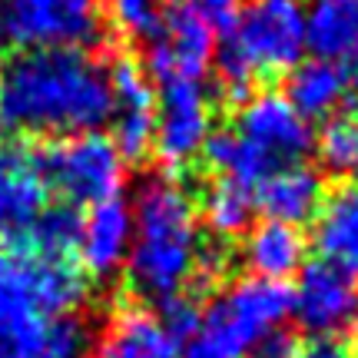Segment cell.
<instances>
[{
  "instance_id": "cell-1",
  "label": "cell",
  "mask_w": 358,
  "mask_h": 358,
  "mask_svg": "<svg viewBox=\"0 0 358 358\" xmlns=\"http://www.w3.org/2000/svg\"><path fill=\"white\" fill-rule=\"evenodd\" d=\"M113 113L110 70L80 47L17 50L0 66L3 127L30 136L93 133Z\"/></svg>"
},
{
  "instance_id": "cell-2",
  "label": "cell",
  "mask_w": 358,
  "mask_h": 358,
  "mask_svg": "<svg viewBox=\"0 0 358 358\" xmlns=\"http://www.w3.org/2000/svg\"><path fill=\"white\" fill-rule=\"evenodd\" d=\"M87 272L73 256H43L10 239L0 252V358H40L47 325L87 302Z\"/></svg>"
},
{
  "instance_id": "cell-3",
  "label": "cell",
  "mask_w": 358,
  "mask_h": 358,
  "mask_svg": "<svg viewBox=\"0 0 358 358\" xmlns=\"http://www.w3.org/2000/svg\"><path fill=\"white\" fill-rule=\"evenodd\" d=\"M133 243L127 256L129 289L146 299H166L192 282L203 249L196 203L173 176H150L133 199Z\"/></svg>"
},
{
  "instance_id": "cell-4",
  "label": "cell",
  "mask_w": 358,
  "mask_h": 358,
  "mask_svg": "<svg viewBox=\"0 0 358 358\" xmlns=\"http://www.w3.org/2000/svg\"><path fill=\"white\" fill-rule=\"evenodd\" d=\"M292 315V289L272 279H239L213 299L199 315V329L186 342V358H245L249 348Z\"/></svg>"
},
{
  "instance_id": "cell-5",
  "label": "cell",
  "mask_w": 358,
  "mask_h": 358,
  "mask_svg": "<svg viewBox=\"0 0 358 358\" xmlns=\"http://www.w3.org/2000/svg\"><path fill=\"white\" fill-rule=\"evenodd\" d=\"M47 192H60L70 206H96L113 199L123 186V156L103 133L64 136L34 153Z\"/></svg>"
},
{
  "instance_id": "cell-6",
  "label": "cell",
  "mask_w": 358,
  "mask_h": 358,
  "mask_svg": "<svg viewBox=\"0 0 358 358\" xmlns=\"http://www.w3.org/2000/svg\"><path fill=\"white\" fill-rule=\"evenodd\" d=\"M306 3L302 0H245L229 43L252 77H289L306 57Z\"/></svg>"
},
{
  "instance_id": "cell-7",
  "label": "cell",
  "mask_w": 358,
  "mask_h": 358,
  "mask_svg": "<svg viewBox=\"0 0 358 358\" xmlns=\"http://www.w3.org/2000/svg\"><path fill=\"white\" fill-rule=\"evenodd\" d=\"M100 37L103 0H0V40L17 50H87Z\"/></svg>"
},
{
  "instance_id": "cell-8",
  "label": "cell",
  "mask_w": 358,
  "mask_h": 358,
  "mask_svg": "<svg viewBox=\"0 0 358 358\" xmlns=\"http://www.w3.org/2000/svg\"><path fill=\"white\" fill-rule=\"evenodd\" d=\"M216 57V34L186 0H166L159 27L146 47V77L156 83L199 80L209 73Z\"/></svg>"
},
{
  "instance_id": "cell-9",
  "label": "cell",
  "mask_w": 358,
  "mask_h": 358,
  "mask_svg": "<svg viewBox=\"0 0 358 358\" xmlns=\"http://www.w3.org/2000/svg\"><path fill=\"white\" fill-rule=\"evenodd\" d=\"M159 87L153 150L173 173H179L199 156L206 136L213 133V110L206 90L192 80H173Z\"/></svg>"
},
{
  "instance_id": "cell-10",
  "label": "cell",
  "mask_w": 358,
  "mask_h": 358,
  "mask_svg": "<svg viewBox=\"0 0 358 358\" xmlns=\"http://www.w3.org/2000/svg\"><path fill=\"white\" fill-rule=\"evenodd\" d=\"M292 315L312 335H342L358 325V285L342 268L312 259L299 268Z\"/></svg>"
},
{
  "instance_id": "cell-11",
  "label": "cell",
  "mask_w": 358,
  "mask_h": 358,
  "mask_svg": "<svg viewBox=\"0 0 358 358\" xmlns=\"http://www.w3.org/2000/svg\"><path fill=\"white\" fill-rule=\"evenodd\" d=\"M113 90V146L120 150L123 163H140L153 150L156 136V93L153 80L146 77L133 57H116L110 70Z\"/></svg>"
},
{
  "instance_id": "cell-12",
  "label": "cell",
  "mask_w": 358,
  "mask_h": 358,
  "mask_svg": "<svg viewBox=\"0 0 358 358\" xmlns=\"http://www.w3.org/2000/svg\"><path fill=\"white\" fill-rule=\"evenodd\" d=\"M236 133L262 146L272 159L282 166L299 163L312 150V127L295 113V106L282 93H252L245 103H239L236 113Z\"/></svg>"
},
{
  "instance_id": "cell-13",
  "label": "cell",
  "mask_w": 358,
  "mask_h": 358,
  "mask_svg": "<svg viewBox=\"0 0 358 358\" xmlns=\"http://www.w3.org/2000/svg\"><path fill=\"white\" fill-rule=\"evenodd\" d=\"M129 243H133V209L120 196L90 206V216L83 219L77 245L80 268H87L96 279L113 275L127 262Z\"/></svg>"
},
{
  "instance_id": "cell-14",
  "label": "cell",
  "mask_w": 358,
  "mask_h": 358,
  "mask_svg": "<svg viewBox=\"0 0 358 358\" xmlns=\"http://www.w3.org/2000/svg\"><path fill=\"white\" fill-rule=\"evenodd\" d=\"M256 209L266 213L272 222H285V226H302L308 219H315L325 199V179L319 169L302 166V163H289L279 166L266 182H259L256 192Z\"/></svg>"
},
{
  "instance_id": "cell-15",
  "label": "cell",
  "mask_w": 358,
  "mask_h": 358,
  "mask_svg": "<svg viewBox=\"0 0 358 358\" xmlns=\"http://www.w3.org/2000/svg\"><path fill=\"white\" fill-rule=\"evenodd\" d=\"M47 206V186L37 173L34 153L0 143V232H24Z\"/></svg>"
},
{
  "instance_id": "cell-16",
  "label": "cell",
  "mask_w": 358,
  "mask_h": 358,
  "mask_svg": "<svg viewBox=\"0 0 358 358\" xmlns=\"http://www.w3.org/2000/svg\"><path fill=\"white\" fill-rule=\"evenodd\" d=\"M315 249L322 262L358 275V182H342L335 192H325L315 213Z\"/></svg>"
},
{
  "instance_id": "cell-17",
  "label": "cell",
  "mask_w": 358,
  "mask_h": 358,
  "mask_svg": "<svg viewBox=\"0 0 358 358\" xmlns=\"http://www.w3.org/2000/svg\"><path fill=\"white\" fill-rule=\"evenodd\" d=\"M179 345L166 335L153 312L120 308L100 342H93L87 358H179Z\"/></svg>"
},
{
  "instance_id": "cell-18",
  "label": "cell",
  "mask_w": 358,
  "mask_h": 358,
  "mask_svg": "<svg viewBox=\"0 0 358 358\" xmlns=\"http://www.w3.org/2000/svg\"><path fill=\"white\" fill-rule=\"evenodd\" d=\"M308 243L299 226H285V222H259L245 232L243 243V266L256 275V279L285 282L306 266Z\"/></svg>"
},
{
  "instance_id": "cell-19",
  "label": "cell",
  "mask_w": 358,
  "mask_h": 358,
  "mask_svg": "<svg viewBox=\"0 0 358 358\" xmlns=\"http://www.w3.org/2000/svg\"><path fill=\"white\" fill-rule=\"evenodd\" d=\"M348 90L345 66L332 64V60H308L299 64L285 77V100L295 106V113L302 120H329L335 110H342Z\"/></svg>"
},
{
  "instance_id": "cell-20",
  "label": "cell",
  "mask_w": 358,
  "mask_h": 358,
  "mask_svg": "<svg viewBox=\"0 0 358 358\" xmlns=\"http://www.w3.org/2000/svg\"><path fill=\"white\" fill-rule=\"evenodd\" d=\"M199 156H203V163L213 169V173L232 179V182H239V186H245V189H252V192H256L259 182H266V179L282 166L279 159H272L262 146H256L252 140L239 136L232 127L213 129V133L206 136Z\"/></svg>"
},
{
  "instance_id": "cell-21",
  "label": "cell",
  "mask_w": 358,
  "mask_h": 358,
  "mask_svg": "<svg viewBox=\"0 0 358 358\" xmlns=\"http://www.w3.org/2000/svg\"><path fill=\"white\" fill-rule=\"evenodd\" d=\"M306 50L315 60H348L358 50V0H319L306 13Z\"/></svg>"
},
{
  "instance_id": "cell-22",
  "label": "cell",
  "mask_w": 358,
  "mask_h": 358,
  "mask_svg": "<svg viewBox=\"0 0 358 358\" xmlns=\"http://www.w3.org/2000/svg\"><path fill=\"white\" fill-rule=\"evenodd\" d=\"M315 146L325 173L345 182H358V103H348L345 110H335L325 120Z\"/></svg>"
},
{
  "instance_id": "cell-23",
  "label": "cell",
  "mask_w": 358,
  "mask_h": 358,
  "mask_svg": "<svg viewBox=\"0 0 358 358\" xmlns=\"http://www.w3.org/2000/svg\"><path fill=\"white\" fill-rule=\"evenodd\" d=\"M80 229H83V216H80L77 206L57 203L43 206V213L10 239H20L24 245L37 249L43 256H73L80 245Z\"/></svg>"
},
{
  "instance_id": "cell-24",
  "label": "cell",
  "mask_w": 358,
  "mask_h": 358,
  "mask_svg": "<svg viewBox=\"0 0 358 358\" xmlns=\"http://www.w3.org/2000/svg\"><path fill=\"white\" fill-rule=\"evenodd\" d=\"M252 213H256L252 189H245V186H239V182H232L226 176H219L203 192V216L219 239L243 236L249 229V222H252Z\"/></svg>"
},
{
  "instance_id": "cell-25",
  "label": "cell",
  "mask_w": 358,
  "mask_h": 358,
  "mask_svg": "<svg viewBox=\"0 0 358 358\" xmlns=\"http://www.w3.org/2000/svg\"><path fill=\"white\" fill-rule=\"evenodd\" d=\"M93 348V332L83 315H60L47 325V338H43V352L40 358H87Z\"/></svg>"
},
{
  "instance_id": "cell-26",
  "label": "cell",
  "mask_w": 358,
  "mask_h": 358,
  "mask_svg": "<svg viewBox=\"0 0 358 358\" xmlns=\"http://www.w3.org/2000/svg\"><path fill=\"white\" fill-rule=\"evenodd\" d=\"M199 315H203V306L186 292H176V295H166V299H159V325L166 329V335L182 345V342H189L192 332L199 329Z\"/></svg>"
},
{
  "instance_id": "cell-27",
  "label": "cell",
  "mask_w": 358,
  "mask_h": 358,
  "mask_svg": "<svg viewBox=\"0 0 358 358\" xmlns=\"http://www.w3.org/2000/svg\"><path fill=\"white\" fill-rule=\"evenodd\" d=\"M113 3V17L120 30L129 37H153L166 0H110Z\"/></svg>"
},
{
  "instance_id": "cell-28",
  "label": "cell",
  "mask_w": 358,
  "mask_h": 358,
  "mask_svg": "<svg viewBox=\"0 0 358 358\" xmlns=\"http://www.w3.org/2000/svg\"><path fill=\"white\" fill-rule=\"evenodd\" d=\"M186 3L213 27V34H222V37H229L236 30L243 13V0H186Z\"/></svg>"
},
{
  "instance_id": "cell-29",
  "label": "cell",
  "mask_w": 358,
  "mask_h": 358,
  "mask_svg": "<svg viewBox=\"0 0 358 358\" xmlns=\"http://www.w3.org/2000/svg\"><path fill=\"white\" fill-rule=\"evenodd\" d=\"M295 352H299L295 335L279 325V329H272V332L262 335L256 345L249 348V355L245 358H295Z\"/></svg>"
},
{
  "instance_id": "cell-30",
  "label": "cell",
  "mask_w": 358,
  "mask_h": 358,
  "mask_svg": "<svg viewBox=\"0 0 358 358\" xmlns=\"http://www.w3.org/2000/svg\"><path fill=\"white\" fill-rule=\"evenodd\" d=\"M295 358H355V352L342 335H312L299 345Z\"/></svg>"
},
{
  "instance_id": "cell-31",
  "label": "cell",
  "mask_w": 358,
  "mask_h": 358,
  "mask_svg": "<svg viewBox=\"0 0 358 358\" xmlns=\"http://www.w3.org/2000/svg\"><path fill=\"white\" fill-rule=\"evenodd\" d=\"M345 73H348V87H355V90H358V50L352 53V57H348Z\"/></svg>"
},
{
  "instance_id": "cell-32",
  "label": "cell",
  "mask_w": 358,
  "mask_h": 358,
  "mask_svg": "<svg viewBox=\"0 0 358 358\" xmlns=\"http://www.w3.org/2000/svg\"><path fill=\"white\" fill-rule=\"evenodd\" d=\"M0 129H3V116H0Z\"/></svg>"
}]
</instances>
